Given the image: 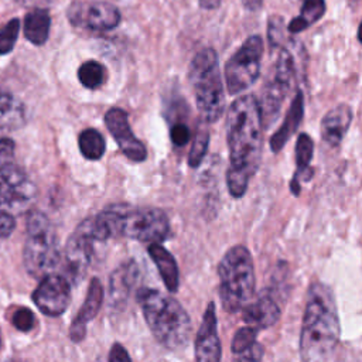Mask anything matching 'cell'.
I'll return each instance as SVG.
<instances>
[{"mask_svg": "<svg viewBox=\"0 0 362 362\" xmlns=\"http://www.w3.org/2000/svg\"><path fill=\"white\" fill-rule=\"evenodd\" d=\"M263 57V41L250 35L225 65V82L230 95L247 90L259 78Z\"/></svg>", "mask_w": 362, "mask_h": 362, "instance_id": "9c48e42d", "label": "cell"}, {"mask_svg": "<svg viewBox=\"0 0 362 362\" xmlns=\"http://www.w3.org/2000/svg\"><path fill=\"white\" fill-rule=\"evenodd\" d=\"M82 156L88 160H99L105 154V139L96 129H85L78 137Z\"/></svg>", "mask_w": 362, "mask_h": 362, "instance_id": "484cf974", "label": "cell"}, {"mask_svg": "<svg viewBox=\"0 0 362 362\" xmlns=\"http://www.w3.org/2000/svg\"><path fill=\"white\" fill-rule=\"evenodd\" d=\"M137 277V264L134 262H126L120 264L109 279V297L112 304L126 301L134 280Z\"/></svg>", "mask_w": 362, "mask_h": 362, "instance_id": "7402d4cb", "label": "cell"}, {"mask_svg": "<svg viewBox=\"0 0 362 362\" xmlns=\"http://www.w3.org/2000/svg\"><path fill=\"white\" fill-rule=\"evenodd\" d=\"M341 327L332 290L324 283H313L303 315L300 356L303 362H324L337 348Z\"/></svg>", "mask_w": 362, "mask_h": 362, "instance_id": "7a4b0ae2", "label": "cell"}, {"mask_svg": "<svg viewBox=\"0 0 362 362\" xmlns=\"http://www.w3.org/2000/svg\"><path fill=\"white\" fill-rule=\"evenodd\" d=\"M27 115L21 100L7 92H0V132L20 129L25 123Z\"/></svg>", "mask_w": 362, "mask_h": 362, "instance_id": "603a6c76", "label": "cell"}, {"mask_svg": "<svg viewBox=\"0 0 362 362\" xmlns=\"http://www.w3.org/2000/svg\"><path fill=\"white\" fill-rule=\"evenodd\" d=\"M243 321L257 329L274 325L280 318V305L270 294H262L256 300H250L243 308Z\"/></svg>", "mask_w": 362, "mask_h": 362, "instance_id": "e0dca14e", "label": "cell"}, {"mask_svg": "<svg viewBox=\"0 0 362 362\" xmlns=\"http://www.w3.org/2000/svg\"><path fill=\"white\" fill-rule=\"evenodd\" d=\"M11 322L13 325L21 331V332H28L34 328L35 325V315L33 314V311L30 308L25 307H20L14 311L13 317H11Z\"/></svg>", "mask_w": 362, "mask_h": 362, "instance_id": "4dcf8cb0", "label": "cell"}, {"mask_svg": "<svg viewBox=\"0 0 362 362\" xmlns=\"http://www.w3.org/2000/svg\"><path fill=\"white\" fill-rule=\"evenodd\" d=\"M69 23L79 28L93 33H105L116 28L122 20L116 6L107 1H72L66 10Z\"/></svg>", "mask_w": 362, "mask_h": 362, "instance_id": "8fae6325", "label": "cell"}, {"mask_svg": "<svg viewBox=\"0 0 362 362\" xmlns=\"http://www.w3.org/2000/svg\"><path fill=\"white\" fill-rule=\"evenodd\" d=\"M14 148H16V144L11 139L8 137L0 139V167L13 163Z\"/></svg>", "mask_w": 362, "mask_h": 362, "instance_id": "836d02e7", "label": "cell"}, {"mask_svg": "<svg viewBox=\"0 0 362 362\" xmlns=\"http://www.w3.org/2000/svg\"><path fill=\"white\" fill-rule=\"evenodd\" d=\"M219 296L225 311L238 313L255 294V267L250 252L240 245L232 246L218 264Z\"/></svg>", "mask_w": 362, "mask_h": 362, "instance_id": "8992f818", "label": "cell"}, {"mask_svg": "<svg viewBox=\"0 0 362 362\" xmlns=\"http://www.w3.org/2000/svg\"><path fill=\"white\" fill-rule=\"evenodd\" d=\"M23 262L27 273L40 280L51 274L61 262L58 236L42 212L33 211L28 215Z\"/></svg>", "mask_w": 362, "mask_h": 362, "instance_id": "52a82bcc", "label": "cell"}, {"mask_svg": "<svg viewBox=\"0 0 362 362\" xmlns=\"http://www.w3.org/2000/svg\"><path fill=\"white\" fill-rule=\"evenodd\" d=\"M208 144H209L208 132L204 129H199L192 139V146H191V150L188 154V165L189 167L195 168L202 163V160L208 151Z\"/></svg>", "mask_w": 362, "mask_h": 362, "instance_id": "83f0119b", "label": "cell"}, {"mask_svg": "<svg viewBox=\"0 0 362 362\" xmlns=\"http://www.w3.org/2000/svg\"><path fill=\"white\" fill-rule=\"evenodd\" d=\"M14 226H16L14 216L0 211V239L10 236L11 232L14 230Z\"/></svg>", "mask_w": 362, "mask_h": 362, "instance_id": "e575fe53", "label": "cell"}, {"mask_svg": "<svg viewBox=\"0 0 362 362\" xmlns=\"http://www.w3.org/2000/svg\"><path fill=\"white\" fill-rule=\"evenodd\" d=\"M325 13V0H303L300 16L291 20L287 30L291 34L301 33L313 23L318 21Z\"/></svg>", "mask_w": 362, "mask_h": 362, "instance_id": "d4e9b609", "label": "cell"}, {"mask_svg": "<svg viewBox=\"0 0 362 362\" xmlns=\"http://www.w3.org/2000/svg\"><path fill=\"white\" fill-rule=\"evenodd\" d=\"M51 27L49 13L44 8H35L25 14L23 31L25 38L34 45H42L48 40Z\"/></svg>", "mask_w": 362, "mask_h": 362, "instance_id": "cb8c5ba5", "label": "cell"}, {"mask_svg": "<svg viewBox=\"0 0 362 362\" xmlns=\"http://www.w3.org/2000/svg\"><path fill=\"white\" fill-rule=\"evenodd\" d=\"M20 31V20L11 18L1 30H0V55L8 54L18 38Z\"/></svg>", "mask_w": 362, "mask_h": 362, "instance_id": "f546056e", "label": "cell"}, {"mask_svg": "<svg viewBox=\"0 0 362 362\" xmlns=\"http://www.w3.org/2000/svg\"><path fill=\"white\" fill-rule=\"evenodd\" d=\"M106 236H124L146 243H160L170 235L167 215L157 208H134L117 204L96 215Z\"/></svg>", "mask_w": 362, "mask_h": 362, "instance_id": "277c9868", "label": "cell"}, {"mask_svg": "<svg viewBox=\"0 0 362 362\" xmlns=\"http://www.w3.org/2000/svg\"><path fill=\"white\" fill-rule=\"evenodd\" d=\"M102 301H103L102 283L99 281V279L93 277L89 283L86 297L69 328V337L74 342H79L85 338L86 324L96 317V314L100 310Z\"/></svg>", "mask_w": 362, "mask_h": 362, "instance_id": "2e32d148", "label": "cell"}, {"mask_svg": "<svg viewBox=\"0 0 362 362\" xmlns=\"http://www.w3.org/2000/svg\"><path fill=\"white\" fill-rule=\"evenodd\" d=\"M93 243L95 240L79 226L69 236L64 249V264L69 283L76 284L85 276L92 260Z\"/></svg>", "mask_w": 362, "mask_h": 362, "instance_id": "4fadbf2b", "label": "cell"}, {"mask_svg": "<svg viewBox=\"0 0 362 362\" xmlns=\"http://www.w3.org/2000/svg\"><path fill=\"white\" fill-rule=\"evenodd\" d=\"M262 358H263V346L259 342H255L246 351L235 354L233 362H260Z\"/></svg>", "mask_w": 362, "mask_h": 362, "instance_id": "1f68e13d", "label": "cell"}, {"mask_svg": "<svg viewBox=\"0 0 362 362\" xmlns=\"http://www.w3.org/2000/svg\"><path fill=\"white\" fill-rule=\"evenodd\" d=\"M352 122V110L346 103L334 106L321 120V137L329 147L341 144Z\"/></svg>", "mask_w": 362, "mask_h": 362, "instance_id": "ac0fdd59", "label": "cell"}, {"mask_svg": "<svg viewBox=\"0 0 362 362\" xmlns=\"http://www.w3.org/2000/svg\"><path fill=\"white\" fill-rule=\"evenodd\" d=\"M263 1H264V0H242L245 8H246V10H250V11L259 10V8L263 6Z\"/></svg>", "mask_w": 362, "mask_h": 362, "instance_id": "8d00e7d4", "label": "cell"}, {"mask_svg": "<svg viewBox=\"0 0 362 362\" xmlns=\"http://www.w3.org/2000/svg\"><path fill=\"white\" fill-rule=\"evenodd\" d=\"M294 81V59L288 49L280 48L273 65L269 69L259 102L263 126H270L280 115Z\"/></svg>", "mask_w": 362, "mask_h": 362, "instance_id": "ba28073f", "label": "cell"}, {"mask_svg": "<svg viewBox=\"0 0 362 362\" xmlns=\"http://www.w3.org/2000/svg\"><path fill=\"white\" fill-rule=\"evenodd\" d=\"M78 79L88 89H98L105 83L106 69L98 61H86L78 69Z\"/></svg>", "mask_w": 362, "mask_h": 362, "instance_id": "4316f807", "label": "cell"}, {"mask_svg": "<svg viewBox=\"0 0 362 362\" xmlns=\"http://www.w3.org/2000/svg\"><path fill=\"white\" fill-rule=\"evenodd\" d=\"M33 301L42 314L58 317L69 305L71 284L66 277L51 273L40 280L33 293Z\"/></svg>", "mask_w": 362, "mask_h": 362, "instance_id": "7c38bea8", "label": "cell"}, {"mask_svg": "<svg viewBox=\"0 0 362 362\" xmlns=\"http://www.w3.org/2000/svg\"><path fill=\"white\" fill-rule=\"evenodd\" d=\"M222 348L216 331L215 303L211 301L202 317V322L195 337V361L197 362H221Z\"/></svg>", "mask_w": 362, "mask_h": 362, "instance_id": "9a60e30c", "label": "cell"}, {"mask_svg": "<svg viewBox=\"0 0 362 362\" xmlns=\"http://www.w3.org/2000/svg\"><path fill=\"white\" fill-rule=\"evenodd\" d=\"M262 117L255 95H242L226 113L229 167L226 184L232 197L240 198L256 174L262 160Z\"/></svg>", "mask_w": 362, "mask_h": 362, "instance_id": "6da1fadb", "label": "cell"}, {"mask_svg": "<svg viewBox=\"0 0 362 362\" xmlns=\"http://www.w3.org/2000/svg\"><path fill=\"white\" fill-rule=\"evenodd\" d=\"M197 109L205 123H214L225 112V89L218 55L212 48L199 49L188 69Z\"/></svg>", "mask_w": 362, "mask_h": 362, "instance_id": "5b68a950", "label": "cell"}, {"mask_svg": "<svg viewBox=\"0 0 362 362\" xmlns=\"http://www.w3.org/2000/svg\"><path fill=\"white\" fill-rule=\"evenodd\" d=\"M257 328L252 327V325H245L242 328H239L232 339V352L239 354L246 351L247 348H250L255 342H256V337H257Z\"/></svg>", "mask_w": 362, "mask_h": 362, "instance_id": "f1b7e54d", "label": "cell"}, {"mask_svg": "<svg viewBox=\"0 0 362 362\" xmlns=\"http://www.w3.org/2000/svg\"><path fill=\"white\" fill-rule=\"evenodd\" d=\"M303 115H304V98L301 92H297L286 113L283 124L270 137V148L274 153H279L284 147V144L288 141V139L293 136V133L297 130V127L303 120Z\"/></svg>", "mask_w": 362, "mask_h": 362, "instance_id": "d6986e66", "label": "cell"}, {"mask_svg": "<svg viewBox=\"0 0 362 362\" xmlns=\"http://www.w3.org/2000/svg\"><path fill=\"white\" fill-rule=\"evenodd\" d=\"M109 362H132L126 348L119 342L113 344L109 351Z\"/></svg>", "mask_w": 362, "mask_h": 362, "instance_id": "d590c367", "label": "cell"}, {"mask_svg": "<svg viewBox=\"0 0 362 362\" xmlns=\"http://www.w3.org/2000/svg\"><path fill=\"white\" fill-rule=\"evenodd\" d=\"M191 139V132L184 123H177L171 127V140L175 146H185Z\"/></svg>", "mask_w": 362, "mask_h": 362, "instance_id": "d6a6232c", "label": "cell"}, {"mask_svg": "<svg viewBox=\"0 0 362 362\" xmlns=\"http://www.w3.org/2000/svg\"><path fill=\"white\" fill-rule=\"evenodd\" d=\"M198 3L205 10H214V8L219 7L222 0H198Z\"/></svg>", "mask_w": 362, "mask_h": 362, "instance_id": "74e56055", "label": "cell"}, {"mask_svg": "<svg viewBox=\"0 0 362 362\" xmlns=\"http://www.w3.org/2000/svg\"><path fill=\"white\" fill-rule=\"evenodd\" d=\"M313 153H314V141L313 139L305 134L301 133L297 139L296 143V164H297V170L294 173V177L290 182L291 187V192L294 195L300 194V181H308L313 177V170L310 167L311 158H313Z\"/></svg>", "mask_w": 362, "mask_h": 362, "instance_id": "44dd1931", "label": "cell"}, {"mask_svg": "<svg viewBox=\"0 0 362 362\" xmlns=\"http://www.w3.org/2000/svg\"><path fill=\"white\" fill-rule=\"evenodd\" d=\"M137 301L150 331L161 345L181 349L189 342L191 318L175 298L154 288H141Z\"/></svg>", "mask_w": 362, "mask_h": 362, "instance_id": "3957f363", "label": "cell"}, {"mask_svg": "<svg viewBox=\"0 0 362 362\" xmlns=\"http://www.w3.org/2000/svg\"><path fill=\"white\" fill-rule=\"evenodd\" d=\"M105 124L116 140L122 153L132 161L140 163L147 157L146 146L133 134L127 113L120 107H112L105 115Z\"/></svg>", "mask_w": 362, "mask_h": 362, "instance_id": "5bb4252c", "label": "cell"}, {"mask_svg": "<svg viewBox=\"0 0 362 362\" xmlns=\"http://www.w3.org/2000/svg\"><path fill=\"white\" fill-rule=\"evenodd\" d=\"M148 255L154 262L167 290L171 293L177 291L180 286V272L173 255L160 243H150Z\"/></svg>", "mask_w": 362, "mask_h": 362, "instance_id": "ffe728a7", "label": "cell"}, {"mask_svg": "<svg viewBox=\"0 0 362 362\" xmlns=\"http://www.w3.org/2000/svg\"><path fill=\"white\" fill-rule=\"evenodd\" d=\"M35 187L14 163L0 167V211L18 215L33 204Z\"/></svg>", "mask_w": 362, "mask_h": 362, "instance_id": "30bf717a", "label": "cell"}]
</instances>
